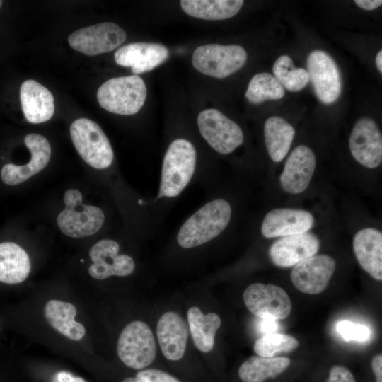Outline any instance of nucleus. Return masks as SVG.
I'll return each mask as SVG.
<instances>
[{
	"label": "nucleus",
	"instance_id": "f257e3e1",
	"mask_svg": "<svg viewBox=\"0 0 382 382\" xmlns=\"http://www.w3.org/2000/svg\"><path fill=\"white\" fill-rule=\"evenodd\" d=\"M231 217V207L226 200H212L185 221L178 233L177 241L185 248L203 245L219 236Z\"/></svg>",
	"mask_w": 382,
	"mask_h": 382
},
{
	"label": "nucleus",
	"instance_id": "f03ea898",
	"mask_svg": "<svg viewBox=\"0 0 382 382\" xmlns=\"http://www.w3.org/2000/svg\"><path fill=\"white\" fill-rule=\"evenodd\" d=\"M196 151L187 139H177L168 146L163 161L158 198L178 196L190 183L196 166Z\"/></svg>",
	"mask_w": 382,
	"mask_h": 382
},
{
	"label": "nucleus",
	"instance_id": "7ed1b4c3",
	"mask_svg": "<svg viewBox=\"0 0 382 382\" xmlns=\"http://www.w3.org/2000/svg\"><path fill=\"white\" fill-rule=\"evenodd\" d=\"M146 86L137 75L112 78L104 82L97 91V100L107 111L122 115H134L143 106Z\"/></svg>",
	"mask_w": 382,
	"mask_h": 382
},
{
	"label": "nucleus",
	"instance_id": "20e7f679",
	"mask_svg": "<svg viewBox=\"0 0 382 382\" xmlns=\"http://www.w3.org/2000/svg\"><path fill=\"white\" fill-rule=\"evenodd\" d=\"M70 136L78 154L89 166L105 169L112 164L113 150L96 122L87 118L76 120L70 126Z\"/></svg>",
	"mask_w": 382,
	"mask_h": 382
},
{
	"label": "nucleus",
	"instance_id": "39448f33",
	"mask_svg": "<svg viewBox=\"0 0 382 382\" xmlns=\"http://www.w3.org/2000/svg\"><path fill=\"white\" fill-rule=\"evenodd\" d=\"M82 198L79 190H66L64 196L65 209L57 216L59 229L72 238L96 233L105 221L103 212L98 207L82 204Z\"/></svg>",
	"mask_w": 382,
	"mask_h": 382
},
{
	"label": "nucleus",
	"instance_id": "423d86ee",
	"mask_svg": "<svg viewBox=\"0 0 382 382\" xmlns=\"http://www.w3.org/2000/svg\"><path fill=\"white\" fill-rule=\"evenodd\" d=\"M247 57L245 50L240 45L207 44L195 49L192 63L200 73L223 79L243 67Z\"/></svg>",
	"mask_w": 382,
	"mask_h": 382
},
{
	"label": "nucleus",
	"instance_id": "0eeeda50",
	"mask_svg": "<svg viewBox=\"0 0 382 382\" xmlns=\"http://www.w3.org/2000/svg\"><path fill=\"white\" fill-rule=\"evenodd\" d=\"M117 350L120 360L127 366L141 369L150 365L156 357V342L150 328L135 320L122 331Z\"/></svg>",
	"mask_w": 382,
	"mask_h": 382
},
{
	"label": "nucleus",
	"instance_id": "6e6552de",
	"mask_svg": "<svg viewBox=\"0 0 382 382\" xmlns=\"http://www.w3.org/2000/svg\"><path fill=\"white\" fill-rule=\"evenodd\" d=\"M197 125L203 138L219 154H228L243 142L241 127L216 109L202 111L197 117Z\"/></svg>",
	"mask_w": 382,
	"mask_h": 382
},
{
	"label": "nucleus",
	"instance_id": "1a4fd4ad",
	"mask_svg": "<svg viewBox=\"0 0 382 382\" xmlns=\"http://www.w3.org/2000/svg\"><path fill=\"white\" fill-rule=\"evenodd\" d=\"M307 72L313 91L324 104L334 103L342 90L339 68L330 54L321 50L310 52L306 61Z\"/></svg>",
	"mask_w": 382,
	"mask_h": 382
},
{
	"label": "nucleus",
	"instance_id": "9d476101",
	"mask_svg": "<svg viewBox=\"0 0 382 382\" xmlns=\"http://www.w3.org/2000/svg\"><path fill=\"white\" fill-rule=\"evenodd\" d=\"M127 38L125 31L116 23L105 22L81 28L71 33L68 41L74 50L88 56L109 52Z\"/></svg>",
	"mask_w": 382,
	"mask_h": 382
},
{
	"label": "nucleus",
	"instance_id": "9b49d317",
	"mask_svg": "<svg viewBox=\"0 0 382 382\" xmlns=\"http://www.w3.org/2000/svg\"><path fill=\"white\" fill-rule=\"evenodd\" d=\"M247 308L259 318L284 319L291 311V303L287 293L274 284L253 283L243 292Z\"/></svg>",
	"mask_w": 382,
	"mask_h": 382
},
{
	"label": "nucleus",
	"instance_id": "f8f14e48",
	"mask_svg": "<svg viewBox=\"0 0 382 382\" xmlns=\"http://www.w3.org/2000/svg\"><path fill=\"white\" fill-rule=\"evenodd\" d=\"M350 152L361 166L373 169L382 161V135L376 122L363 117L354 124L349 139Z\"/></svg>",
	"mask_w": 382,
	"mask_h": 382
},
{
	"label": "nucleus",
	"instance_id": "ddd939ff",
	"mask_svg": "<svg viewBox=\"0 0 382 382\" xmlns=\"http://www.w3.org/2000/svg\"><path fill=\"white\" fill-rule=\"evenodd\" d=\"M118 243L110 239H103L95 243L89 250L93 264L88 273L96 279H104L115 275L125 277L135 268L134 260L127 255H119Z\"/></svg>",
	"mask_w": 382,
	"mask_h": 382
},
{
	"label": "nucleus",
	"instance_id": "4468645a",
	"mask_svg": "<svg viewBox=\"0 0 382 382\" xmlns=\"http://www.w3.org/2000/svg\"><path fill=\"white\" fill-rule=\"evenodd\" d=\"M335 270V262L328 255H315L294 266L293 284L300 291L317 294L324 291Z\"/></svg>",
	"mask_w": 382,
	"mask_h": 382
},
{
	"label": "nucleus",
	"instance_id": "2eb2a0df",
	"mask_svg": "<svg viewBox=\"0 0 382 382\" xmlns=\"http://www.w3.org/2000/svg\"><path fill=\"white\" fill-rule=\"evenodd\" d=\"M24 142L31 153V159L23 166L8 163L3 166L1 178L6 185H16L23 183L43 170L50 161L51 146L45 137L30 133L25 136Z\"/></svg>",
	"mask_w": 382,
	"mask_h": 382
},
{
	"label": "nucleus",
	"instance_id": "dca6fc26",
	"mask_svg": "<svg viewBox=\"0 0 382 382\" xmlns=\"http://www.w3.org/2000/svg\"><path fill=\"white\" fill-rule=\"evenodd\" d=\"M320 241L312 233L281 237L270 246L269 255L272 263L279 267H294L318 251Z\"/></svg>",
	"mask_w": 382,
	"mask_h": 382
},
{
	"label": "nucleus",
	"instance_id": "f3484780",
	"mask_svg": "<svg viewBox=\"0 0 382 382\" xmlns=\"http://www.w3.org/2000/svg\"><path fill=\"white\" fill-rule=\"evenodd\" d=\"M316 167L313 151L306 145L296 146L288 156L280 175L282 189L289 194H300L308 187Z\"/></svg>",
	"mask_w": 382,
	"mask_h": 382
},
{
	"label": "nucleus",
	"instance_id": "a211bd4d",
	"mask_svg": "<svg viewBox=\"0 0 382 382\" xmlns=\"http://www.w3.org/2000/svg\"><path fill=\"white\" fill-rule=\"evenodd\" d=\"M313 223L314 218L308 211L277 208L264 217L261 232L267 238L298 235L308 232Z\"/></svg>",
	"mask_w": 382,
	"mask_h": 382
},
{
	"label": "nucleus",
	"instance_id": "6ab92c4d",
	"mask_svg": "<svg viewBox=\"0 0 382 382\" xmlns=\"http://www.w3.org/2000/svg\"><path fill=\"white\" fill-rule=\"evenodd\" d=\"M169 56L163 45L153 42H132L119 48L115 53V62L130 67L134 74L151 71L162 64Z\"/></svg>",
	"mask_w": 382,
	"mask_h": 382
},
{
	"label": "nucleus",
	"instance_id": "aec40b11",
	"mask_svg": "<svg viewBox=\"0 0 382 382\" xmlns=\"http://www.w3.org/2000/svg\"><path fill=\"white\" fill-rule=\"evenodd\" d=\"M156 334L161 352L166 359L177 361L183 357L188 329L178 313L168 311L163 314L157 323Z\"/></svg>",
	"mask_w": 382,
	"mask_h": 382
},
{
	"label": "nucleus",
	"instance_id": "412c9836",
	"mask_svg": "<svg viewBox=\"0 0 382 382\" xmlns=\"http://www.w3.org/2000/svg\"><path fill=\"white\" fill-rule=\"evenodd\" d=\"M20 99L25 117L30 123L45 122L54 115L52 93L35 80L29 79L21 84Z\"/></svg>",
	"mask_w": 382,
	"mask_h": 382
},
{
	"label": "nucleus",
	"instance_id": "4be33fe9",
	"mask_svg": "<svg viewBox=\"0 0 382 382\" xmlns=\"http://www.w3.org/2000/svg\"><path fill=\"white\" fill-rule=\"evenodd\" d=\"M353 250L362 269L374 279H382V233L374 228H363L354 235Z\"/></svg>",
	"mask_w": 382,
	"mask_h": 382
},
{
	"label": "nucleus",
	"instance_id": "5701e85b",
	"mask_svg": "<svg viewBox=\"0 0 382 382\" xmlns=\"http://www.w3.org/2000/svg\"><path fill=\"white\" fill-rule=\"evenodd\" d=\"M30 272L29 256L21 246L13 242L0 243V282L8 284L21 283Z\"/></svg>",
	"mask_w": 382,
	"mask_h": 382
},
{
	"label": "nucleus",
	"instance_id": "b1692460",
	"mask_svg": "<svg viewBox=\"0 0 382 382\" xmlns=\"http://www.w3.org/2000/svg\"><path fill=\"white\" fill-rule=\"evenodd\" d=\"M44 313L49 324L69 339L77 341L84 337L85 327L74 320L76 309L73 304L50 300L46 303Z\"/></svg>",
	"mask_w": 382,
	"mask_h": 382
},
{
	"label": "nucleus",
	"instance_id": "393cba45",
	"mask_svg": "<svg viewBox=\"0 0 382 382\" xmlns=\"http://www.w3.org/2000/svg\"><path fill=\"white\" fill-rule=\"evenodd\" d=\"M295 135L293 126L281 117H269L264 125L265 146L270 158L282 161L287 155Z\"/></svg>",
	"mask_w": 382,
	"mask_h": 382
},
{
	"label": "nucleus",
	"instance_id": "a878e982",
	"mask_svg": "<svg viewBox=\"0 0 382 382\" xmlns=\"http://www.w3.org/2000/svg\"><path fill=\"white\" fill-rule=\"evenodd\" d=\"M187 320L191 336L196 347L202 352H210L214 345L216 333L221 325V319L215 313L204 314L193 306L187 311Z\"/></svg>",
	"mask_w": 382,
	"mask_h": 382
},
{
	"label": "nucleus",
	"instance_id": "bb28decb",
	"mask_svg": "<svg viewBox=\"0 0 382 382\" xmlns=\"http://www.w3.org/2000/svg\"><path fill=\"white\" fill-rule=\"evenodd\" d=\"M242 0H182V9L189 16L204 20L232 18L241 8Z\"/></svg>",
	"mask_w": 382,
	"mask_h": 382
},
{
	"label": "nucleus",
	"instance_id": "cd10ccee",
	"mask_svg": "<svg viewBox=\"0 0 382 382\" xmlns=\"http://www.w3.org/2000/svg\"><path fill=\"white\" fill-rule=\"evenodd\" d=\"M289 364L286 357L253 356L241 365L238 376L243 382H264L284 372Z\"/></svg>",
	"mask_w": 382,
	"mask_h": 382
},
{
	"label": "nucleus",
	"instance_id": "c85d7f7f",
	"mask_svg": "<svg viewBox=\"0 0 382 382\" xmlns=\"http://www.w3.org/2000/svg\"><path fill=\"white\" fill-rule=\"evenodd\" d=\"M284 93V87L273 75L262 72L253 76L245 96L249 102L257 104L266 100L281 99Z\"/></svg>",
	"mask_w": 382,
	"mask_h": 382
},
{
	"label": "nucleus",
	"instance_id": "c756f323",
	"mask_svg": "<svg viewBox=\"0 0 382 382\" xmlns=\"http://www.w3.org/2000/svg\"><path fill=\"white\" fill-rule=\"evenodd\" d=\"M274 76L282 86L290 91H299L309 82L307 71L294 65L291 58L286 54L277 59L272 67Z\"/></svg>",
	"mask_w": 382,
	"mask_h": 382
},
{
	"label": "nucleus",
	"instance_id": "7c9ffc66",
	"mask_svg": "<svg viewBox=\"0 0 382 382\" xmlns=\"http://www.w3.org/2000/svg\"><path fill=\"white\" fill-rule=\"evenodd\" d=\"M299 341L294 337L280 333L263 335L254 344V351L258 356L272 357L279 353H288L296 349Z\"/></svg>",
	"mask_w": 382,
	"mask_h": 382
},
{
	"label": "nucleus",
	"instance_id": "2f4dec72",
	"mask_svg": "<svg viewBox=\"0 0 382 382\" xmlns=\"http://www.w3.org/2000/svg\"><path fill=\"white\" fill-rule=\"evenodd\" d=\"M336 329L345 341L364 342L369 339L371 334L367 326L356 324L349 320L338 322Z\"/></svg>",
	"mask_w": 382,
	"mask_h": 382
},
{
	"label": "nucleus",
	"instance_id": "473e14b6",
	"mask_svg": "<svg viewBox=\"0 0 382 382\" xmlns=\"http://www.w3.org/2000/svg\"><path fill=\"white\" fill-rule=\"evenodd\" d=\"M136 378L142 382H180L172 375L155 369L141 371L137 374Z\"/></svg>",
	"mask_w": 382,
	"mask_h": 382
},
{
	"label": "nucleus",
	"instance_id": "72a5a7b5",
	"mask_svg": "<svg viewBox=\"0 0 382 382\" xmlns=\"http://www.w3.org/2000/svg\"><path fill=\"white\" fill-rule=\"evenodd\" d=\"M327 382H356V381L347 368L336 365L331 368Z\"/></svg>",
	"mask_w": 382,
	"mask_h": 382
},
{
	"label": "nucleus",
	"instance_id": "f704fd0d",
	"mask_svg": "<svg viewBox=\"0 0 382 382\" xmlns=\"http://www.w3.org/2000/svg\"><path fill=\"white\" fill-rule=\"evenodd\" d=\"M258 327L260 331L263 334L274 333L278 330L279 323L277 320L270 318H260Z\"/></svg>",
	"mask_w": 382,
	"mask_h": 382
},
{
	"label": "nucleus",
	"instance_id": "c9c22d12",
	"mask_svg": "<svg viewBox=\"0 0 382 382\" xmlns=\"http://www.w3.org/2000/svg\"><path fill=\"white\" fill-rule=\"evenodd\" d=\"M52 382H86L82 378L66 371H57L53 376Z\"/></svg>",
	"mask_w": 382,
	"mask_h": 382
},
{
	"label": "nucleus",
	"instance_id": "e433bc0d",
	"mask_svg": "<svg viewBox=\"0 0 382 382\" xmlns=\"http://www.w3.org/2000/svg\"><path fill=\"white\" fill-rule=\"evenodd\" d=\"M372 370L376 378V382H382V356L377 354L371 361Z\"/></svg>",
	"mask_w": 382,
	"mask_h": 382
},
{
	"label": "nucleus",
	"instance_id": "4c0bfd02",
	"mask_svg": "<svg viewBox=\"0 0 382 382\" xmlns=\"http://www.w3.org/2000/svg\"><path fill=\"white\" fill-rule=\"evenodd\" d=\"M354 3L359 8L366 10L371 11L378 8L382 4L381 0H355Z\"/></svg>",
	"mask_w": 382,
	"mask_h": 382
},
{
	"label": "nucleus",
	"instance_id": "58836bf2",
	"mask_svg": "<svg viewBox=\"0 0 382 382\" xmlns=\"http://www.w3.org/2000/svg\"><path fill=\"white\" fill-rule=\"evenodd\" d=\"M376 64L378 70L381 74L382 73V50H379L376 56Z\"/></svg>",
	"mask_w": 382,
	"mask_h": 382
},
{
	"label": "nucleus",
	"instance_id": "ea45409f",
	"mask_svg": "<svg viewBox=\"0 0 382 382\" xmlns=\"http://www.w3.org/2000/svg\"><path fill=\"white\" fill-rule=\"evenodd\" d=\"M122 382H142L137 378H127L125 380H123Z\"/></svg>",
	"mask_w": 382,
	"mask_h": 382
},
{
	"label": "nucleus",
	"instance_id": "a19ab883",
	"mask_svg": "<svg viewBox=\"0 0 382 382\" xmlns=\"http://www.w3.org/2000/svg\"><path fill=\"white\" fill-rule=\"evenodd\" d=\"M2 1L0 0V7L2 6Z\"/></svg>",
	"mask_w": 382,
	"mask_h": 382
}]
</instances>
